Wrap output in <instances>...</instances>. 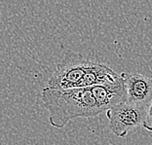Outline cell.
I'll return each mask as SVG.
<instances>
[{
  "mask_svg": "<svg viewBox=\"0 0 152 145\" xmlns=\"http://www.w3.org/2000/svg\"><path fill=\"white\" fill-rule=\"evenodd\" d=\"M41 99L49 112L50 124L56 129H64L73 119L96 117L102 112L92 88L58 91L45 87Z\"/></svg>",
  "mask_w": 152,
  "mask_h": 145,
  "instance_id": "cell-1",
  "label": "cell"
},
{
  "mask_svg": "<svg viewBox=\"0 0 152 145\" xmlns=\"http://www.w3.org/2000/svg\"><path fill=\"white\" fill-rule=\"evenodd\" d=\"M92 61L84 58L80 53L66 52L61 63L57 64L46 87L58 91L83 88V83Z\"/></svg>",
  "mask_w": 152,
  "mask_h": 145,
  "instance_id": "cell-2",
  "label": "cell"
},
{
  "mask_svg": "<svg viewBox=\"0 0 152 145\" xmlns=\"http://www.w3.org/2000/svg\"><path fill=\"white\" fill-rule=\"evenodd\" d=\"M146 105L129 101L121 102L106 111L109 121V129L114 136H127L128 133L142 126L146 115Z\"/></svg>",
  "mask_w": 152,
  "mask_h": 145,
  "instance_id": "cell-3",
  "label": "cell"
},
{
  "mask_svg": "<svg viewBox=\"0 0 152 145\" xmlns=\"http://www.w3.org/2000/svg\"><path fill=\"white\" fill-rule=\"evenodd\" d=\"M127 90V101L146 105L152 101V79L139 73L122 72Z\"/></svg>",
  "mask_w": 152,
  "mask_h": 145,
  "instance_id": "cell-4",
  "label": "cell"
},
{
  "mask_svg": "<svg viewBox=\"0 0 152 145\" xmlns=\"http://www.w3.org/2000/svg\"><path fill=\"white\" fill-rule=\"evenodd\" d=\"M91 88L96 101L102 112H106L108 109L121 102L127 101V90L122 73L121 78L115 83L94 86Z\"/></svg>",
  "mask_w": 152,
  "mask_h": 145,
  "instance_id": "cell-5",
  "label": "cell"
},
{
  "mask_svg": "<svg viewBox=\"0 0 152 145\" xmlns=\"http://www.w3.org/2000/svg\"><path fill=\"white\" fill-rule=\"evenodd\" d=\"M142 127L148 132L152 133V101L148 104L147 110H146V115L145 119H144Z\"/></svg>",
  "mask_w": 152,
  "mask_h": 145,
  "instance_id": "cell-6",
  "label": "cell"
}]
</instances>
